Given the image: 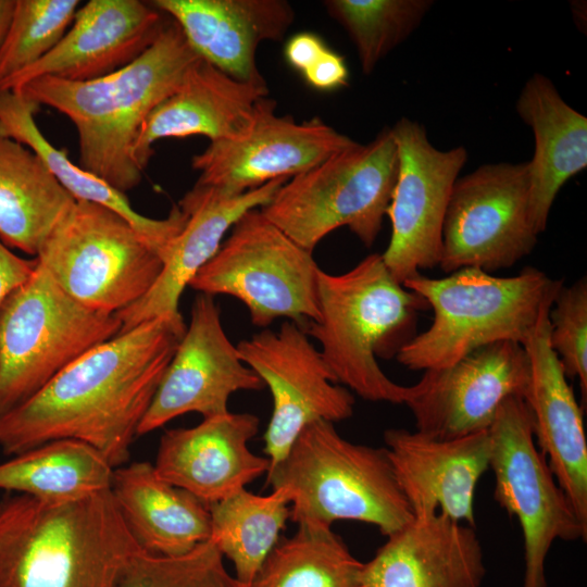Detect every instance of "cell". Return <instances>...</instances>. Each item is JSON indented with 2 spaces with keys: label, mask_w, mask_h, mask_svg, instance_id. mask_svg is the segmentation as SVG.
I'll return each mask as SVG.
<instances>
[{
  "label": "cell",
  "mask_w": 587,
  "mask_h": 587,
  "mask_svg": "<svg viewBox=\"0 0 587 587\" xmlns=\"http://www.w3.org/2000/svg\"><path fill=\"white\" fill-rule=\"evenodd\" d=\"M199 59L170 20L157 40L118 71L86 82L43 76L16 92L65 115L77 132L78 164L126 195L142 179L135 145L143 122Z\"/></svg>",
  "instance_id": "obj_2"
},
{
  "label": "cell",
  "mask_w": 587,
  "mask_h": 587,
  "mask_svg": "<svg viewBox=\"0 0 587 587\" xmlns=\"http://www.w3.org/2000/svg\"><path fill=\"white\" fill-rule=\"evenodd\" d=\"M529 382L530 362L524 346L500 341L449 366L424 371L405 404L417 432L452 439L488 430L504 401L525 398Z\"/></svg>",
  "instance_id": "obj_16"
},
{
  "label": "cell",
  "mask_w": 587,
  "mask_h": 587,
  "mask_svg": "<svg viewBox=\"0 0 587 587\" xmlns=\"http://www.w3.org/2000/svg\"><path fill=\"white\" fill-rule=\"evenodd\" d=\"M79 0H15L0 49V84L32 66L63 38Z\"/></svg>",
  "instance_id": "obj_34"
},
{
  "label": "cell",
  "mask_w": 587,
  "mask_h": 587,
  "mask_svg": "<svg viewBox=\"0 0 587 587\" xmlns=\"http://www.w3.org/2000/svg\"><path fill=\"white\" fill-rule=\"evenodd\" d=\"M384 441L398 485L414 514L439 511L475 527L474 494L489 469V429L438 439L417 430L389 428Z\"/></svg>",
  "instance_id": "obj_20"
},
{
  "label": "cell",
  "mask_w": 587,
  "mask_h": 587,
  "mask_svg": "<svg viewBox=\"0 0 587 587\" xmlns=\"http://www.w3.org/2000/svg\"><path fill=\"white\" fill-rule=\"evenodd\" d=\"M327 48L321 37L304 32L292 36L286 42L284 55L287 63L302 74Z\"/></svg>",
  "instance_id": "obj_39"
},
{
  "label": "cell",
  "mask_w": 587,
  "mask_h": 587,
  "mask_svg": "<svg viewBox=\"0 0 587 587\" xmlns=\"http://www.w3.org/2000/svg\"><path fill=\"white\" fill-rule=\"evenodd\" d=\"M185 330L184 320L160 316L90 349L0 415V450L13 457L52 440L75 439L114 469L124 465Z\"/></svg>",
  "instance_id": "obj_1"
},
{
  "label": "cell",
  "mask_w": 587,
  "mask_h": 587,
  "mask_svg": "<svg viewBox=\"0 0 587 587\" xmlns=\"http://www.w3.org/2000/svg\"><path fill=\"white\" fill-rule=\"evenodd\" d=\"M430 0H328L327 13L348 33L363 74L400 45L421 23Z\"/></svg>",
  "instance_id": "obj_33"
},
{
  "label": "cell",
  "mask_w": 587,
  "mask_h": 587,
  "mask_svg": "<svg viewBox=\"0 0 587 587\" xmlns=\"http://www.w3.org/2000/svg\"><path fill=\"white\" fill-rule=\"evenodd\" d=\"M113 472L90 445L59 439L0 463V489L47 502L73 501L110 489Z\"/></svg>",
  "instance_id": "obj_30"
},
{
  "label": "cell",
  "mask_w": 587,
  "mask_h": 587,
  "mask_svg": "<svg viewBox=\"0 0 587 587\" xmlns=\"http://www.w3.org/2000/svg\"><path fill=\"white\" fill-rule=\"evenodd\" d=\"M209 539L182 555L141 549L125 566L116 587H242Z\"/></svg>",
  "instance_id": "obj_35"
},
{
  "label": "cell",
  "mask_w": 587,
  "mask_h": 587,
  "mask_svg": "<svg viewBox=\"0 0 587 587\" xmlns=\"http://www.w3.org/2000/svg\"><path fill=\"white\" fill-rule=\"evenodd\" d=\"M529 186L528 162L485 164L458 177L442 224L440 268L491 274L528 255L538 237Z\"/></svg>",
  "instance_id": "obj_12"
},
{
  "label": "cell",
  "mask_w": 587,
  "mask_h": 587,
  "mask_svg": "<svg viewBox=\"0 0 587 587\" xmlns=\"http://www.w3.org/2000/svg\"><path fill=\"white\" fill-rule=\"evenodd\" d=\"M287 180L278 178L236 196L195 184L177 204L187 214V222L167 247L158 279L140 300L116 313L122 323L120 334L160 316L183 320L182 294L216 253L226 232L246 212L267 204Z\"/></svg>",
  "instance_id": "obj_19"
},
{
  "label": "cell",
  "mask_w": 587,
  "mask_h": 587,
  "mask_svg": "<svg viewBox=\"0 0 587 587\" xmlns=\"http://www.w3.org/2000/svg\"><path fill=\"white\" fill-rule=\"evenodd\" d=\"M237 348L272 395V416L263 436L268 469L284 459L310 423H335L353 414V395L334 380L320 350L297 323L285 321L278 330L265 328Z\"/></svg>",
  "instance_id": "obj_13"
},
{
  "label": "cell",
  "mask_w": 587,
  "mask_h": 587,
  "mask_svg": "<svg viewBox=\"0 0 587 587\" xmlns=\"http://www.w3.org/2000/svg\"><path fill=\"white\" fill-rule=\"evenodd\" d=\"M516 111L535 137L534 157L527 162L530 217L539 235L562 186L587 166V117L567 104L542 74L525 83Z\"/></svg>",
  "instance_id": "obj_26"
},
{
  "label": "cell",
  "mask_w": 587,
  "mask_h": 587,
  "mask_svg": "<svg viewBox=\"0 0 587 587\" xmlns=\"http://www.w3.org/2000/svg\"><path fill=\"white\" fill-rule=\"evenodd\" d=\"M266 473L272 489L288 491L297 525L357 521L389 537L414 519L386 449L353 444L328 421L307 425Z\"/></svg>",
  "instance_id": "obj_6"
},
{
  "label": "cell",
  "mask_w": 587,
  "mask_h": 587,
  "mask_svg": "<svg viewBox=\"0 0 587 587\" xmlns=\"http://www.w3.org/2000/svg\"><path fill=\"white\" fill-rule=\"evenodd\" d=\"M111 494L138 546L160 555H182L210 539L208 505L162 479L139 461L114 469Z\"/></svg>",
  "instance_id": "obj_27"
},
{
  "label": "cell",
  "mask_w": 587,
  "mask_h": 587,
  "mask_svg": "<svg viewBox=\"0 0 587 587\" xmlns=\"http://www.w3.org/2000/svg\"><path fill=\"white\" fill-rule=\"evenodd\" d=\"M495 500L517 519L524 540L523 587H547L545 562L558 540H586L587 525L558 484L538 449L533 419L523 398L500 407L489 428Z\"/></svg>",
  "instance_id": "obj_11"
},
{
  "label": "cell",
  "mask_w": 587,
  "mask_h": 587,
  "mask_svg": "<svg viewBox=\"0 0 587 587\" xmlns=\"http://www.w3.org/2000/svg\"><path fill=\"white\" fill-rule=\"evenodd\" d=\"M402 285L426 301L433 320L399 348L397 360L409 370L428 371L490 344L523 345L563 282L533 266L510 277L465 267L441 278L420 273Z\"/></svg>",
  "instance_id": "obj_5"
},
{
  "label": "cell",
  "mask_w": 587,
  "mask_h": 587,
  "mask_svg": "<svg viewBox=\"0 0 587 587\" xmlns=\"http://www.w3.org/2000/svg\"><path fill=\"white\" fill-rule=\"evenodd\" d=\"M486 569L475 527L440 513L414 514L363 563V587H480Z\"/></svg>",
  "instance_id": "obj_22"
},
{
  "label": "cell",
  "mask_w": 587,
  "mask_h": 587,
  "mask_svg": "<svg viewBox=\"0 0 587 587\" xmlns=\"http://www.w3.org/2000/svg\"><path fill=\"white\" fill-rule=\"evenodd\" d=\"M121 328L116 314L76 301L37 260L29 278L0 304V415Z\"/></svg>",
  "instance_id": "obj_8"
},
{
  "label": "cell",
  "mask_w": 587,
  "mask_h": 587,
  "mask_svg": "<svg viewBox=\"0 0 587 587\" xmlns=\"http://www.w3.org/2000/svg\"><path fill=\"white\" fill-rule=\"evenodd\" d=\"M141 550L111 494L0 500V587H116Z\"/></svg>",
  "instance_id": "obj_3"
},
{
  "label": "cell",
  "mask_w": 587,
  "mask_h": 587,
  "mask_svg": "<svg viewBox=\"0 0 587 587\" xmlns=\"http://www.w3.org/2000/svg\"><path fill=\"white\" fill-rule=\"evenodd\" d=\"M264 387L263 380L241 360L237 345L227 337L214 297L198 294L189 325L165 369L137 436L190 412L203 419L225 414L230 395Z\"/></svg>",
  "instance_id": "obj_17"
},
{
  "label": "cell",
  "mask_w": 587,
  "mask_h": 587,
  "mask_svg": "<svg viewBox=\"0 0 587 587\" xmlns=\"http://www.w3.org/2000/svg\"><path fill=\"white\" fill-rule=\"evenodd\" d=\"M259 424L254 414L228 411L193 427L167 429L153 466L162 479L207 505L225 499L268 471V459L247 445Z\"/></svg>",
  "instance_id": "obj_21"
},
{
  "label": "cell",
  "mask_w": 587,
  "mask_h": 587,
  "mask_svg": "<svg viewBox=\"0 0 587 587\" xmlns=\"http://www.w3.org/2000/svg\"><path fill=\"white\" fill-rule=\"evenodd\" d=\"M320 270L312 252L253 209L234 224L189 286L199 294L238 299L258 327L279 317L304 327L320 317Z\"/></svg>",
  "instance_id": "obj_10"
},
{
  "label": "cell",
  "mask_w": 587,
  "mask_h": 587,
  "mask_svg": "<svg viewBox=\"0 0 587 587\" xmlns=\"http://www.w3.org/2000/svg\"><path fill=\"white\" fill-rule=\"evenodd\" d=\"M267 95L266 83L240 82L199 59L143 122L135 145L137 164L145 171L160 139L204 136L214 142L245 136L257 103Z\"/></svg>",
  "instance_id": "obj_25"
},
{
  "label": "cell",
  "mask_w": 587,
  "mask_h": 587,
  "mask_svg": "<svg viewBox=\"0 0 587 587\" xmlns=\"http://www.w3.org/2000/svg\"><path fill=\"white\" fill-rule=\"evenodd\" d=\"M317 299L320 317L303 328L320 344L334 380L364 400L405 404L414 385L395 383L376 357L408 341L426 301L398 282L378 253L341 274L320 270Z\"/></svg>",
  "instance_id": "obj_4"
},
{
  "label": "cell",
  "mask_w": 587,
  "mask_h": 587,
  "mask_svg": "<svg viewBox=\"0 0 587 587\" xmlns=\"http://www.w3.org/2000/svg\"><path fill=\"white\" fill-rule=\"evenodd\" d=\"M302 76L312 88L328 91L346 86L349 72L344 58L327 48Z\"/></svg>",
  "instance_id": "obj_37"
},
{
  "label": "cell",
  "mask_w": 587,
  "mask_h": 587,
  "mask_svg": "<svg viewBox=\"0 0 587 587\" xmlns=\"http://www.w3.org/2000/svg\"><path fill=\"white\" fill-rule=\"evenodd\" d=\"M290 497L286 489L262 496L246 488L208 504L210 540L235 567V578L249 587L279 540L290 520Z\"/></svg>",
  "instance_id": "obj_31"
},
{
  "label": "cell",
  "mask_w": 587,
  "mask_h": 587,
  "mask_svg": "<svg viewBox=\"0 0 587 587\" xmlns=\"http://www.w3.org/2000/svg\"><path fill=\"white\" fill-rule=\"evenodd\" d=\"M167 15L140 0H90L79 7L59 43L38 62L0 84L16 91L43 76L86 82L123 68L160 36Z\"/></svg>",
  "instance_id": "obj_18"
},
{
  "label": "cell",
  "mask_w": 587,
  "mask_h": 587,
  "mask_svg": "<svg viewBox=\"0 0 587 587\" xmlns=\"http://www.w3.org/2000/svg\"><path fill=\"white\" fill-rule=\"evenodd\" d=\"M550 309H546L523 344L530 362L524 398L533 419L534 437L558 484L587 525V440L583 409L550 346Z\"/></svg>",
  "instance_id": "obj_23"
},
{
  "label": "cell",
  "mask_w": 587,
  "mask_h": 587,
  "mask_svg": "<svg viewBox=\"0 0 587 587\" xmlns=\"http://www.w3.org/2000/svg\"><path fill=\"white\" fill-rule=\"evenodd\" d=\"M362 570L332 527L300 524L279 538L249 587H363Z\"/></svg>",
  "instance_id": "obj_32"
},
{
  "label": "cell",
  "mask_w": 587,
  "mask_h": 587,
  "mask_svg": "<svg viewBox=\"0 0 587 587\" xmlns=\"http://www.w3.org/2000/svg\"><path fill=\"white\" fill-rule=\"evenodd\" d=\"M75 201L36 153L0 136V240L7 247L36 258Z\"/></svg>",
  "instance_id": "obj_29"
},
{
  "label": "cell",
  "mask_w": 587,
  "mask_h": 587,
  "mask_svg": "<svg viewBox=\"0 0 587 587\" xmlns=\"http://www.w3.org/2000/svg\"><path fill=\"white\" fill-rule=\"evenodd\" d=\"M39 105L20 92L0 91V136L29 148L54 178L76 200L101 204L127 220L163 258L172 240L182 232L187 214L174 205L164 218H151L135 211L126 195L70 160L41 133L35 115Z\"/></svg>",
  "instance_id": "obj_28"
},
{
  "label": "cell",
  "mask_w": 587,
  "mask_h": 587,
  "mask_svg": "<svg viewBox=\"0 0 587 587\" xmlns=\"http://www.w3.org/2000/svg\"><path fill=\"white\" fill-rule=\"evenodd\" d=\"M397 174L396 142L390 128H384L371 142H357L289 178L260 211L310 252L342 226L371 247L382 229Z\"/></svg>",
  "instance_id": "obj_7"
},
{
  "label": "cell",
  "mask_w": 587,
  "mask_h": 587,
  "mask_svg": "<svg viewBox=\"0 0 587 587\" xmlns=\"http://www.w3.org/2000/svg\"><path fill=\"white\" fill-rule=\"evenodd\" d=\"M549 341L564 374L577 378L582 409L587 403V278L559 289L549 312Z\"/></svg>",
  "instance_id": "obj_36"
},
{
  "label": "cell",
  "mask_w": 587,
  "mask_h": 587,
  "mask_svg": "<svg viewBox=\"0 0 587 587\" xmlns=\"http://www.w3.org/2000/svg\"><path fill=\"white\" fill-rule=\"evenodd\" d=\"M36 259L83 305L118 313L140 300L163 262L123 216L101 204L75 201Z\"/></svg>",
  "instance_id": "obj_9"
},
{
  "label": "cell",
  "mask_w": 587,
  "mask_h": 587,
  "mask_svg": "<svg viewBox=\"0 0 587 587\" xmlns=\"http://www.w3.org/2000/svg\"><path fill=\"white\" fill-rule=\"evenodd\" d=\"M36 265V258H21L0 240V304L11 291L29 278Z\"/></svg>",
  "instance_id": "obj_38"
},
{
  "label": "cell",
  "mask_w": 587,
  "mask_h": 587,
  "mask_svg": "<svg viewBox=\"0 0 587 587\" xmlns=\"http://www.w3.org/2000/svg\"><path fill=\"white\" fill-rule=\"evenodd\" d=\"M398 153V174L386 215L389 243L382 254L401 284L422 270L439 266L442 224L450 195L467 153L464 147L435 148L425 128L401 117L391 128Z\"/></svg>",
  "instance_id": "obj_14"
},
{
  "label": "cell",
  "mask_w": 587,
  "mask_h": 587,
  "mask_svg": "<svg viewBox=\"0 0 587 587\" xmlns=\"http://www.w3.org/2000/svg\"><path fill=\"white\" fill-rule=\"evenodd\" d=\"M275 108L274 100L260 99L245 136L210 142L193 155L191 165L199 172L196 184L236 196L297 176L357 143L319 117L297 123L276 114Z\"/></svg>",
  "instance_id": "obj_15"
},
{
  "label": "cell",
  "mask_w": 587,
  "mask_h": 587,
  "mask_svg": "<svg viewBox=\"0 0 587 587\" xmlns=\"http://www.w3.org/2000/svg\"><path fill=\"white\" fill-rule=\"evenodd\" d=\"M15 5V0H0V49L5 38Z\"/></svg>",
  "instance_id": "obj_40"
},
{
  "label": "cell",
  "mask_w": 587,
  "mask_h": 587,
  "mask_svg": "<svg viewBox=\"0 0 587 587\" xmlns=\"http://www.w3.org/2000/svg\"><path fill=\"white\" fill-rule=\"evenodd\" d=\"M197 55L240 82L265 83L255 62L263 41L283 39L295 20L285 0H153Z\"/></svg>",
  "instance_id": "obj_24"
}]
</instances>
